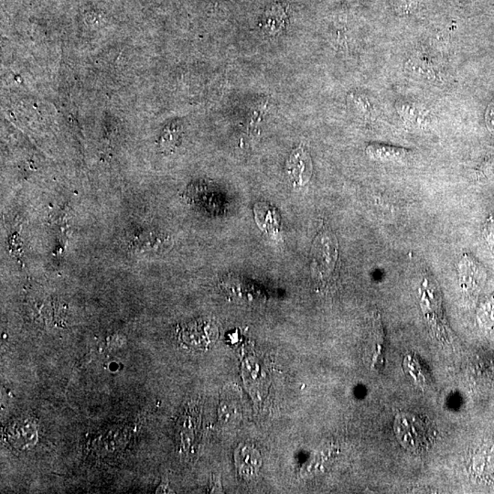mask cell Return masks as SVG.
<instances>
[{
  "mask_svg": "<svg viewBox=\"0 0 494 494\" xmlns=\"http://www.w3.org/2000/svg\"><path fill=\"white\" fill-rule=\"evenodd\" d=\"M394 430L401 446L415 454L430 450L437 438V430L432 422L413 413H401L397 416Z\"/></svg>",
  "mask_w": 494,
  "mask_h": 494,
  "instance_id": "cell-1",
  "label": "cell"
},
{
  "mask_svg": "<svg viewBox=\"0 0 494 494\" xmlns=\"http://www.w3.org/2000/svg\"><path fill=\"white\" fill-rule=\"evenodd\" d=\"M287 169L292 181L299 186H303L313 172L310 156L301 148L295 149L287 160Z\"/></svg>",
  "mask_w": 494,
  "mask_h": 494,
  "instance_id": "cell-2",
  "label": "cell"
},
{
  "mask_svg": "<svg viewBox=\"0 0 494 494\" xmlns=\"http://www.w3.org/2000/svg\"><path fill=\"white\" fill-rule=\"evenodd\" d=\"M12 445L17 446V448H27L28 446L34 445L37 434L36 428L33 424L28 421H19L11 427L10 431Z\"/></svg>",
  "mask_w": 494,
  "mask_h": 494,
  "instance_id": "cell-4",
  "label": "cell"
},
{
  "mask_svg": "<svg viewBox=\"0 0 494 494\" xmlns=\"http://www.w3.org/2000/svg\"><path fill=\"white\" fill-rule=\"evenodd\" d=\"M385 151H383V149L380 148L379 151H374L373 154H378L380 158H385L386 155H387V158L400 157L401 151L394 149L385 148Z\"/></svg>",
  "mask_w": 494,
  "mask_h": 494,
  "instance_id": "cell-7",
  "label": "cell"
},
{
  "mask_svg": "<svg viewBox=\"0 0 494 494\" xmlns=\"http://www.w3.org/2000/svg\"><path fill=\"white\" fill-rule=\"evenodd\" d=\"M483 317L484 322H486L488 323L493 322H494V304L493 303H489L486 305V307H485L483 310Z\"/></svg>",
  "mask_w": 494,
  "mask_h": 494,
  "instance_id": "cell-8",
  "label": "cell"
},
{
  "mask_svg": "<svg viewBox=\"0 0 494 494\" xmlns=\"http://www.w3.org/2000/svg\"><path fill=\"white\" fill-rule=\"evenodd\" d=\"M461 271H462L464 280L469 283V286L472 289H477L483 282L484 270L478 263L472 261L471 259H467L461 265Z\"/></svg>",
  "mask_w": 494,
  "mask_h": 494,
  "instance_id": "cell-5",
  "label": "cell"
},
{
  "mask_svg": "<svg viewBox=\"0 0 494 494\" xmlns=\"http://www.w3.org/2000/svg\"><path fill=\"white\" fill-rule=\"evenodd\" d=\"M484 235L494 253V221H490L489 224L485 226Z\"/></svg>",
  "mask_w": 494,
  "mask_h": 494,
  "instance_id": "cell-6",
  "label": "cell"
},
{
  "mask_svg": "<svg viewBox=\"0 0 494 494\" xmlns=\"http://www.w3.org/2000/svg\"><path fill=\"white\" fill-rule=\"evenodd\" d=\"M486 119L489 130L494 132V103L488 109Z\"/></svg>",
  "mask_w": 494,
  "mask_h": 494,
  "instance_id": "cell-9",
  "label": "cell"
},
{
  "mask_svg": "<svg viewBox=\"0 0 494 494\" xmlns=\"http://www.w3.org/2000/svg\"><path fill=\"white\" fill-rule=\"evenodd\" d=\"M235 460L238 472L245 477L256 475L262 464L259 452L250 446L238 448L235 452Z\"/></svg>",
  "mask_w": 494,
  "mask_h": 494,
  "instance_id": "cell-3",
  "label": "cell"
}]
</instances>
